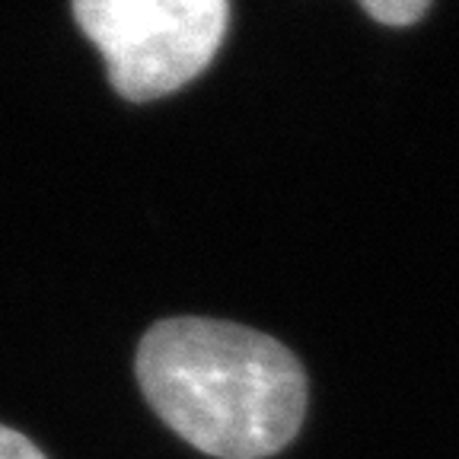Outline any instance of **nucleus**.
<instances>
[{
  "mask_svg": "<svg viewBox=\"0 0 459 459\" xmlns=\"http://www.w3.org/2000/svg\"><path fill=\"white\" fill-rule=\"evenodd\" d=\"M137 383L166 428L217 459H268L307 418V373L272 335L221 319H163L137 344Z\"/></svg>",
  "mask_w": 459,
  "mask_h": 459,
  "instance_id": "f257e3e1",
  "label": "nucleus"
},
{
  "mask_svg": "<svg viewBox=\"0 0 459 459\" xmlns=\"http://www.w3.org/2000/svg\"><path fill=\"white\" fill-rule=\"evenodd\" d=\"M115 93L151 102L192 83L230 29V0H74Z\"/></svg>",
  "mask_w": 459,
  "mask_h": 459,
  "instance_id": "f03ea898",
  "label": "nucleus"
},
{
  "mask_svg": "<svg viewBox=\"0 0 459 459\" xmlns=\"http://www.w3.org/2000/svg\"><path fill=\"white\" fill-rule=\"evenodd\" d=\"M360 4L373 20L386 26H411L430 7V0H360Z\"/></svg>",
  "mask_w": 459,
  "mask_h": 459,
  "instance_id": "7ed1b4c3",
  "label": "nucleus"
},
{
  "mask_svg": "<svg viewBox=\"0 0 459 459\" xmlns=\"http://www.w3.org/2000/svg\"><path fill=\"white\" fill-rule=\"evenodd\" d=\"M0 459H45V453L29 437L0 424Z\"/></svg>",
  "mask_w": 459,
  "mask_h": 459,
  "instance_id": "20e7f679",
  "label": "nucleus"
}]
</instances>
